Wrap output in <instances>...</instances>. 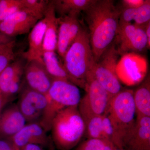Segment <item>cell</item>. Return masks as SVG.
Listing matches in <instances>:
<instances>
[{"instance_id": "6da1fadb", "label": "cell", "mask_w": 150, "mask_h": 150, "mask_svg": "<svg viewBox=\"0 0 150 150\" xmlns=\"http://www.w3.org/2000/svg\"><path fill=\"white\" fill-rule=\"evenodd\" d=\"M121 9L113 0H93L84 11L95 61L98 62L112 44L119 26Z\"/></svg>"}, {"instance_id": "7a4b0ae2", "label": "cell", "mask_w": 150, "mask_h": 150, "mask_svg": "<svg viewBox=\"0 0 150 150\" xmlns=\"http://www.w3.org/2000/svg\"><path fill=\"white\" fill-rule=\"evenodd\" d=\"M63 60L71 82L84 89L87 75L96 63L87 29L81 26L77 36Z\"/></svg>"}, {"instance_id": "3957f363", "label": "cell", "mask_w": 150, "mask_h": 150, "mask_svg": "<svg viewBox=\"0 0 150 150\" xmlns=\"http://www.w3.org/2000/svg\"><path fill=\"white\" fill-rule=\"evenodd\" d=\"M85 125L78 105L63 109L51 124V140L58 150H72L84 137Z\"/></svg>"}, {"instance_id": "277c9868", "label": "cell", "mask_w": 150, "mask_h": 150, "mask_svg": "<svg viewBox=\"0 0 150 150\" xmlns=\"http://www.w3.org/2000/svg\"><path fill=\"white\" fill-rule=\"evenodd\" d=\"M46 96L47 105L39 123L48 132L57 114L67 108L78 105L81 96L77 86L70 82L56 80L53 81Z\"/></svg>"}, {"instance_id": "5b68a950", "label": "cell", "mask_w": 150, "mask_h": 150, "mask_svg": "<svg viewBox=\"0 0 150 150\" xmlns=\"http://www.w3.org/2000/svg\"><path fill=\"white\" fill-rule=\"evenodd\" d=\"M106 114L112 121L121 139V144L128 137L136 123V108L134 91L122 90L112 97Z\"/></svg>"}, {"instance_id": "8992f818", "label": "cell", "mask_w": 150, "mask_h": 150, "mask_svg": "<svg viewBox=\"0 0 150 150\" xmlns=\"http://www.w3.org/2000/svg\"><path fill=\"white\" fill-rule=\"evenodd\" d=\"M86 94L78 105L84 121L95 115H104L107 112L112 96L98 82L91 71L87 75Z\"/></svg>"}, {"instance_id": "52a82bcc", "label": "cell", "mask_w": 150, "mask_h": 150, "mask_svg": "<svg viewBox=\"0 0 150 150\" xmlns=\"http://www.w3.org/2000/svg\"><path fill=\"white\" fill-rule=\"evenodd\" d=\"M119 55L113 41L91 70L98 82L112 96L122 90L116 72Z\"/></svg>"}, {"instance_id": "ba28073f", "label": "cell", "mask_w": 150, "mask_h": 150, "mask_svg": "<svg viewBox=\"0 0 150 150\" xmlns=\"http://www.w3.org/2000/svg\"><path fill=\"white\" fill-rule=\"evenodd\" d=\"M114 42L119 55L143 51L147 46L145 26L119 22Z\"/></svg>"}, {"instance_id": "9c48e42d", "label": "cell", "mask_w": 150, "mask_h": 150, "mask_svg": "<svg viewBox=\"0 0 150 150\" xmlns=\"http://www.w3.org/2000/svg\"><path fill=\"white\" fill-rule=\"evenodd\" d=\"M25 64L23 59H15L0 73V93L7 103L20 92Z\"/></svg>"}, {"instance_id": "30bf717a", "label": "cell", "mask_w": 150, "mask_h": 150, "mask_svg": "<svg viewBox=\"0 0 150 150\" xmlns=\"http://www.w3.org/2000/svg\"><path fill=\"white\" fill-rule=\"evenodd\" d=\"M17 105L27 123H39L46 108L47 99L45 95L27 87L22 91Z\"/></svg>"}, {"instance_id": "8fae6325", "label": "cell", "mask_w": 150, "mask_h": 150, "mask_svg": "<svg viewBox=\"0 0 150 150\" xmlns=\"http://www.w3.org/2000/svg\"><path fill=\"white\" fill-rule=\"evenodd\" d=\"M41 19L32 12L23 9L0 23V32L13 38L25 34Z\"/></svg>"}, {"instance_id": "7c38bea8", "label": "cell", "mask_w": 150, "mask_h": 150, "mask_svg": "<svg viewBox=\"0 0 150 150\" xmlns=\"http://www.w3.org/2000/svg\"><path fill=\"white\" fill-rule=\"evenodd\" d=\"M23 76L27 87L46 95L53 80L46 71L42 60L26 62Z\"/></svg>"}, {"instance_id": "4fadbf2b", "label": "cell", "mask_w": 150, "mask_h": 150, "mask_svg": "<svg viewBox=\"0 0 150 150\" xmlns=\"http://www.w3.org/2000/svg\"><path fill=\"white\" fill-rule=\"evenodd\" d=\"M124 150H150V117L137 116L135 126L123 141Z\"/></svg>"}, {"instance_id": "5bb4252c", "label": "cell", "mask_w": 150, "mask_h": 150, "mask_svg": "<svg viewBox=\"0 0 150 150\" xmlns=\"http://www.w3.org/2000/svg\"><path fill=\"white\" fill-rule=\"evenodd\" d=\"M47 132L38 122L28 123L11 139L19 149L29 144L49 146L52 140Z\"/></svg>"}, {"instance_id": "9a60e30c", "label": "cell", "mask_w": 150, "mask_h": 150, "mask_svg": "<svg viewBox=\"0 0 150 150\" xmlns=\"http://www.w3.org/2000/svg\"><path fill=\"white\" fill-rule=\"evenodd\" d=\"M26 123L17 105H12L0 114V139H11Z\"/></svg>"}, {"instance_id": "2e32d148", "label": "cell", "mask_w": 150, "mask_h": 150, "mask_svg": "<svg viewBox=\"0 0 150 150\" xmlns=\"http://www.w3.org/2000/svg\"><path fill=\"white\" fill-rule=\"evenodd\" d=\"M46 26V20L44 17L38 22L30 31L28 49L22 55L26 62L33 60H42V46Z\"/></svg>"}, {"instance_id": "e0dca14e", "label": "cell", "mask_w": 150, "mask_h": 150, "mask_svg": "<svg viewBox=\"0 0 150 150\" xmlns=\"http://www.w3.org/2000/svg\"><path fill=\"white\" fill-rule=\"evenodd\" d=\"M46 20V26L43 46L42 54L45 52L56 51L59 29V18L52 1H49L44 16Z\"/></svg>"}, {"instance_id": "ac0fdd59", "label": "cell", "mask_w": 150, "mask_h": 150, "mask_svg": "<svg viewBox=\"0 0 150 150\" xmlns=\"http://www.w3.org/2000/svg\"><path fill=\"white\" fill-rule=\"evenodd\" d=\"M41 59L46 71L53 81H64L71 82L69 75L56 51L44 52Z\"/></svg>"}, {"instance_id": "d6986e66", "label": "cell", "mask_w": 150, "mask_h": 150, "mask_svg": "<svg viewBox=\"0 0 150 150\" xmlns=\"http://www.w3.org/2000/svg\"><path fill=\"white\" fill-rule=\"evenodd\" d=\"M136 115L150 117V81L149 76L134 91Z\"/></svg>"}, {"instance_id": "ffe728a7", "label": "cell", "mask_w": 150, "mask_h": 150, "mask_svg": "<svg viewBox=\"0 0 150 150\" xmlns=\"http://www.w3.org/2000/svg\"><path fill=\"white\" fill-rule=\"evenodd\" d=\"M93 0H54V4L56 13L59 17L69 15H79L85 11Z\"/></svg>"}, {"instance_id": "44dd1931", "label": "cell", "mask_w": 150, "mask_h": 150, "mask_svg": "<svg viewBox=\"0 0 150 150\" xmlns=\"http://www.w3.org/2000/svg\"><path fill=\"white\" fill-rule=\"evenodd\" d=\"M74 16L58 17L59 29L56 51L62 59L70 46V25Z\"/></svg>"}, {"instance_id": "7402d4cb", "label": "cell", "mask_w": 150, "mask_h": 150, "mask_svg": "<svg viewBox=\"0 0 150 150\" xmlns=\"http://www.w3.org/2000/svg\"><path fill=\"white\" fill-rule=\"evenodd\" d=\"M103 115H95L84 121V137L86 139H105L103 131Z\"/></svg>"}, {"instance_id": "603a6c76", "label": "cell", "mask_w": 150, "mask_h": 150, "mask_svg": "<svg viewBox=\"0 0 150 150\" xmlns=\"http://www.w3.org/2000/svg\"><path fill=\"white\" fill-rule=\"evenodd\" d=\"M117 147L105 139H87L80 142L74 150H115Z\"/></svg>"}, {"instance_id": "cb8c5ba5", "label": "cell", "mask_w": 150, "mask_h": 150, "mask_svg": "<svg viewBox=\"0 0 150 150\" xmlns=\"http://www.w3.org/2000/svg\"><path fill=\"white\" fill-rule=\"evenodd\" d=\"M103 131L105 139L112 142L118 148H122V144L112 121L106 113L103 115Z\"/></svg>"}, {"instance_id": "d4e9b609", "label": "cell", "mask_w": 150, "mask_h": 150, "mask_svg": "<svg viewBox=\"0 0 150 150\" xmlns=\"http://www.w3.org/2000/svg\"><path fill=\"white\" fill-rule=\"evenodd\" d=\"M23 9L21 0H0V23Z\"/></svg>"}, {"instance_id": "484cf974", "label": "cell", "mask_w": 150, "mask_h": 150, "mask_svg": "<svg viewBox=\"0 0 150 150\" xmlns=\"http://www.w3.org/2000/svg\"><path fill=\"white\" fill-rule=\"evenodd\" d=\"M21 1L23 9L32 12L41 18L44 17L49 1L44 0H21Z\"/></svg>"}, {"instance_id": "4316f807", "label": "cell", "mask_w": 150, "mask_h": 150, "mask_svg": "<svg viewBox=\"0 0 150 150\" xmlns=\"http://www.w3.org/2000/svg\"><path fill=\"white\" fill-rule=\"evenodd\" d=\"M134 24L144 26L150 22V1L145 0L144 3L137 8Z\"/></svg>"}, {"instance_id": "83f0119b", "label": "cell", "mask_w": 150, "mask_h": 150, "mask_svg": "<svg viewBox=\"0 0 150 150\" xmlns=\"http://www.w3.org/2000/svg\"><path fill=\"white\" fill-rule=\"evenodd\" d=\"M16 55L13 49H10L0 54V73L15 59Z\"/></svg>"}, {"instance_id": "f1b7e54d", "label": "cell", "mask_w": 150, "mask_h": 150, "mask_svg": "<svg viewBox=\"0 0 150 150\" xmlns=\"http://www.w3.org/2000/svg\"><path fill=\"white\" fill-rule=\"evenodd\" d=\"M145 0H123L121 1L123 8H137L144 3Z\"/></svg>"}, {"instance_id": "f546056e", "label": "cell", "mask_w": 150, "mask_h": 150, "mask_svg": "<svg viewBox=\"0 0 150 150\" xmlns=\"http://www.w3.org/2000/svg\"><path fill=\"white\" fill-rule=\"evenodd\" d=\"M0 150H19L11 139H0Z\"/></svg>"}, {"instance_id": "4dcf8cb0", "label": "cell", "mask_w": 150, "mask_h": 150, "mask_svg": "<svg viewBox=\"0 0 150 150\" xmlns=\"http://www.w3.org/2000/svg\"><path fill=\"white\" fill-rule=\"evenodd\" d=\"M14 40V38L10 37L0 32V46L8 44Z\"/></svg>"}, {"instance_id": "1f68e13d", "label": "cell", "mask_w": 150, "mask_h": 150, "mask_svg": "<svg viewBox=\"0 0 150 150\" xmlns=\"http://www.w3.org/2000/svg\"><path fill=\"white\" fill-rule=\"evenodd\" d=\"M19 150H45L43 147L40 145L35 144H29L24 146L21 148Z\"/></svg>"}, {"instance_id": "d6a6232c", "label": "cell", "mask_w": 150, "mask_h": 150, "mask_svg": "<svg viewBox=\"0 0 150 150\" xmlns=\"http://www.w3.org/2000/svg\"><path fill=\"white\" fill-rule=\"evenodd\" d=\"M15 45V41H13L8 44L0 46V54L7 51L11 48H13Z\"/></svg>"}, {"instance_id": "836d02e7", "label": "cell", "mask_w": 150, "mask_h": 150, "mask_svg": "<svg viewBox=\"0 0 150 150\" xmlns=\"http://www.w3.org/2000/svg\"><path fill=\"white\" fill-rule=\"evenodd\" d=\"M145 31L147 38V48L149 49L150 47V22L145 26Z\"/></svg>"}, {"instance_id": "e575fe53", "label": "cell", "mask_w": 150, "mask_h": 150, "mask_svg": "<svg viewBox=\"0 0 150 150\" xmlns=\"http://www.w3.org/2000/svg\"><path fill=\"white\" fill-rule=\"evenodd\" d=\"M7 103L6 101L5 100L4 98L2 95L0 93V114L1 113L2 110L3 108H4V106Z\"/></svg>"}, {"instance_id": "d590c367", "label": "cell", "mask_w": 150, "mask_h": 150, "mask_svg": "<svg viewBox=\"0 0 150 150\" xmlns=\"http://www.w3.org/2000/svg\"><path fill=\"white\" fill-rule=\"evenodd\" d=\"M115 150H124L123 149H122V148H117Z\"/></svg>"}]
</instances>
